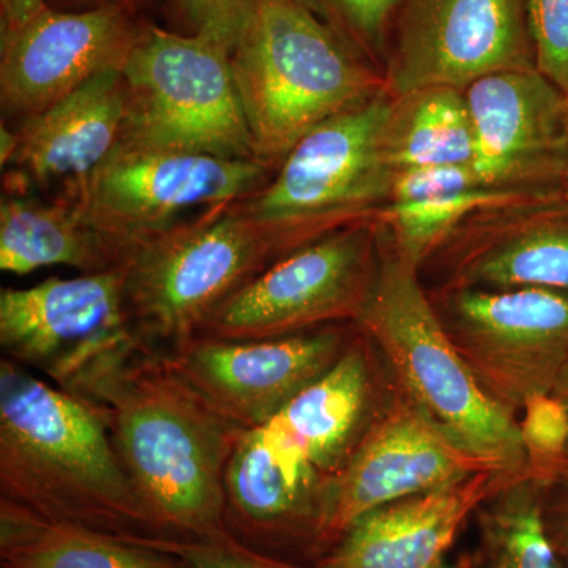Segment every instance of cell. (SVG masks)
<instances>
[{
    "label": "cell",
    "mask_w": 568,
    "mask_h": 568,
    "mask_svg": "<svg viewBox=\"0 0 568 568\" xmlns=\"http://www.w3.org/2000/svg\"><path fill=\"white\" fill-rule=\"evenodd\" d=\"M452 568H474L473 558L465 556V558L459 559L457 564H454Z\"/></svg>",
    "instance_id": "8d00e7d4"
},
{
    "label": "cell",
    "mask_w": 568,
    "mask_h": 568,
    "mask_svg": "<svg viewBox=\"0 0 568 568\" xmlns=\"http://www.w3.org/2000/svg\"><path fill=\"white\" fill-rule=\"evenodd\" d=\"M126 264L0 293L3 357L73 394L114 355L141 345L125 312Z\"/></svg>",
    "instance_id": "7c38bea8"
},
{
    "label": "cell",
    "mask_w": 568,
    "mask_h": 568,
    "mask_svg": "<svg viewBox=\"0 0 568 568\" xmlns=\"http://www.w3.org/2000/svg\"><path fill=\"white\" fill-rule=\"evenodd\" d=\"M528 0H405L384 74L387 92L470 84L534 70Z\"/></svg>",
    "instance_id": "4fadbf2b"
},
{
    "label": "cell",
    "mask_w": 568,
    "mask_h": 568,
    "mask_svg": "<svg viewBox=\"0 0 568 568\" xmlns=\"http://www.w3.org/2000/svg\"><path fill=\"white\" fill-rule=\"evenodd\" d=\"M73 395L102 409L162 540L227 532L224 481L244 432L204 405L162 354L138 345L108 358Z\"/></svg>",
    "instance_id": "7a4b0ae2"
},
{
    "label": "cell",
    "mask_w": 568,
    "mask_h": 568,
    "mask_svg": "<svg viewBox=\"0 0 568 568\" xmlns=\"http://www.w3.org/2000/svg\"><path fill=\"white\" fill-rule=\"evenodd\" d=\"M2 568H190L166 549L48 521L0 500Z\"/></svg>",
    "instance_id": "7402d4cb"
},
{
    "label": "cell",
    "mask_w": 568,
    "mask_h": 568,
    "mask_svg": "<svg viewBox=\"0 0 568 568\" xmlns=\"http://www.w3.org/2000/svg\"><path fill=\"white\" fill-rule=\"evenodd\" d=\"M126 112L122 70H104L59 102L22 121L7 179L11 193L29 185L65 186L71 200L121 142Z\"/></svg>",
    "instance_id": "ffe728a7"
},
{
    "label": "cell",
    "mask_w": 568,
    "mask_h": 568,
    "mask_svg": "<svg viewBox=\"0 0 568 568\" xmlns=\"http://www.w3.org/2000/svg\"><path fill=\"white\" fill-rule=\"evenodd\" d=\"M231 67L264 164L282 163L320 123L386 89L306 0H254Z\"/></svg>",
    "instance_id": "277c9868"
},
{
    "label": "cell",
    "mask_w": 568,
    "mask_h": 568,
    "mask_svg": "<svg viewBox=\"0 0 568 568\" xmlns=\"http://www.w3.org/2000/svg\"><path fill=\"white\" fill-rule=\"evenodd\" d=\"M559 194L568 203V114L566 125V140H564L562 168H560Z\"/></svg>",
    "instance_id": "d590c367"
},
{
    "label": "cell",
    "mask_w": 568,
    "mask_h": 568,
    "mask_svg": "<svg viewBox=\"0 0 568 568\" xmlns=\"http://www.w3.org/2000/svg\"><path fill=\"white\" fill-rule=\"evenodd\" d=\"M355 332V324H334L246 342L194 336L163 357L216 416L248 432L334 368Z\"/></svg>",
    "instance_id": "5bb4252c"
},
{
    "label": "cell",
    "mask_w": 568,
    "mask_h": 568,
    "mask_svg": "<svg viewBox=\"0 0 568 568\" xmlns=\"http://www.w3.org/2000/svg\"><path fill=\"white\" fill-rule=\"evenodd\" d=\"M465 95L485 185L558 193L568 95L537 69L489 74Z\"/></svg>",
    "instance_id": "e0dca14e"
},
{
    "label": "cell",
    "mask_w": 568,
    "mask_h": 568,
    "mask_svg": "<svg viewBox=\"0 0 568 568\" xmlns=\"http://www.w3.org/2000/svg\"><path fill=\"white\" fill-rule=\"evenodd\" d=\"M118 6L81 13L41 10L2 36L0 100L7 115L31 118L104 70H122L140 39Z\"/></svg>",
    "instance_id": "2e32d148"
},
{
    "label": "cell",
    "mask_w": 568,
    "mask_h": 568,
    "mask_svg": "<svg viewBox=\"0 0 568 568\" xmlns=\"http://www.w3.org/2000/svg\"><path fill=\"white\" fill-rule=\"evenodd\" d=\"M0 162H2V166H7L13 159L14 152H17L18 145V136L17 132H11V130L6 129V125H2V132H0Z\"/></svg>",
    "instance_id": "836d02e7"
},
{
    "label": "cell",
    "mask_w": 568,
    "mask_h": 568,
    "mask_svg": "<svg viewBox=\"0 0 568 568\" xmlns=\"http://www.w3.org/2000/svg\"><path fill=\"white\" fill-rule=\"evenodd\" d=\"M544 484L528 469L481 503L474 568H562L541 515Z\"/></svg>",
    "instance_id": "cb8c5ba5"
},
{
    "label": "cell",
    "mask_w": 568,
    "mask_h": 568,
    "mask_svg": "<svg viewBox=\"0 0 568 568\" xmlns=\"http://www.w3.org/2000/svg\"><path fill=\"white\" fill-rule=\"evenodd\" d=\"M556 194L480 186L428 200L387 203L376 213L373 222L394 252L405 263L420 271L426 261L477 213L544 200Z\"/></svg>",
    "instance_id": "d4e9b609"
},
{
    "label": "cell",
    "mask_w": 568,
    "mask_h": 568,
    "mask_svg": "<svg viewBox=\"0 0 568 568\" xmlns=\"http://www.w3.org/2000/svg\"><path fill=\"white\" fill-rule=\"evenodd\" d=\"M485 185L474 164H432L395 171L388 203L446 196Z\"/></svg>",
    "instance_id": "f1b7e54d"
},
{
    "label": "cell",
    "mask_w": 568,
    "mask_h": 568,
    "mask_svg": "<svg viewBox=\"0 0 568 568\" xmlns=\"http://www.w3.org/2000/svg\"><path fill=\"white\" fill-rule=\"evenodd\" d=\"M551 394L559 399L560 405H562L564 409H566L568 417V361L567 364L564 365L562 372H560V375L558 377V381H556V386L555 388H552Z\"/></svg>",
    "instance_id": "e575fe53"
},
{
    "label": "cell",
    "mask_w": 568,
    "mask_h": 568,
    "mask_svg": "<svg viewBox=\"0 0 568 568\" xmlns=\"http://www.w3.org/2000/svg\"><path fill=\"white\" fill-rule=\"evenodd\" d=\"M384 149L394 171L476 163V133L465 92L424 88L392 97Z\"/></svg>",
    "instance_id": "603a6c76"
},
{
    "label": "cell",
    "mask_w": 568,
    "mask_h": 568,
    "mask_svg": "<svg viewBox=\"0 0 568 568\" xmlns=\"http://www.w3.org/2000/svg\"><path fill=\"white\" fill-rule=\"evenodd\" d=\"M541 515L560 566L568 568V467L545 481Z\"/></svg>",
    "instance_id": "1f68e13d"
},
{
    "label": "cell",
    "mask_w": 568,
    "mask_h": 568,
    "mask_svg": "<svg viewBox=\"0 0 568 568\" xmlns=\"http://www.w3.org/2000/svg\"><path fill=\"white\" fill-rule=\"evenodd\" d=\"M392 95L383 92L305 134L244 209L274 239L280 257L324 235L373 222L390 201L395 171L384 129Z\"/></svg>",
    "instance_id": "52a82bcc"
},
{
    "label": "cell",
    "mask_w": 568,
    "mask_h": 568,
    "mask_svg": "<svg viewBox=\"0 0 568 568\" xmlns=\"http://www.w3.org/2000/svg\"><path fill=\"white\" fill-rule=\"evenodd\" d=\"M379 254L375 222L324 235L235 291L197 336L246 342L357 324L375 286Z\"/></svg>",
    "instance_id": "9c48e42d"
},
{
    "label": "cell",
    "mask_w": 568,
    "mask_h": 568,
    "mask_svg": "<svg viewBox=\"0 0 568 568\" xmlns=\"http://www.w3.org/2000/svg\"><path fill=\"white\" fill-rule=\"evenodd\" d=\"M148 545L181 556L190 568H315L264 555L235 540L230 532L207 540H153Z\"/></svg>",
    "instance_id": "83f0119b"
},
{
    "label": "cell",
    "mask_w": 568,
    "mask_h": 568,
    "mask_svg": "<svg viewBox=\"0 0 568 568\" xmlns=\"http://www.w3.org/2000/svg\"><path fill=\"white\" fill-rule=\"evenodd\" d=\"M280 260L242 201L213 205L142 242L126 264L125 312L142 346L170 354L235 291Z\"/></svg>",
    "instance_id": "8992f818"
},
{
    "label": "cell",
    "mask_w": 568,
    "mask_h": 568,
    "mask_svg": "<svg viewBox=\"0 0 568 568\" xmlns=\"http://www.w3.org/2000/svg\"><path fill=\"white\" fill-rule=\"evenodd\" d=\"M351 39L369 54L384 51L392 17L405 0H324Z\"/></svg>",
    "instance_id": "f546056e"
},
{
    "label": "cell",
    "mask_w": 568,
    "mask_h": 568,
    "mask_svg": "<svg viewBox=\"0 0 568 568\" xmlns=\"http://www.w3.org/2000/svg\"><path fill=\"white\" fill-rule=\"evenodd\" d=\"M267 181V164L119 142L70 201L130 254L183 212L242 201Z\"/></svg>",
    "instance_id": "8fae6325"
},
{
    "label": "cell",
    "mask_w": 568,
    "mask_h": 568,
    "mask_svg": "<svg viewBox=\"0 0 568 568\" xmlns=\"http://www.w3.org/2000/svg\"><path fill=\"white\" fill-rule=\"evenodd\" d=\"M429 301L489 398L519 417L551 394L568 361V293L545 287L433 290Z\"/></svg>",
    "instance_id": "30bf717a"
},
{
    "label": "cell",
    "mask_w": 568,
    "mask_h": 568,
    "mask_svg": "<svg viewBox=\"0 0 568 568\" xmlns=\"http://www.w3.org/2000/svg\"><path fill=\"white\" fill-rule=\"evenodd\" d=\"M379 230V227H377ZM379 268L361 320L398 387L480 457L528 469L518 418L493 402L459 355L420 280L379 230Z\"/></svg>",
    "instance_id": "5b68a950"
},
{
    "label": "cell",
    "mask_w": 568,
    "mask_h": 568,
    "mask_svg": "<svg viewBox=\"0 0 568 568\" xmlns=\"http://www.w3.org/2000/svg\"><path fill=\"white\" fill-rule=\"evenodd\" d=\"M44 9V0H2V36L17 32Z\"/></svg>",
    "instance_id": "d6a6232c"
},
{
    "label": "cell",
    "mask_w": 568,
    "mask_h": 568,
    "mask_svg": "<svg viewBox=\"0 0 568 568\" xmlns=\"http://www.w3.org/2000/svg\"><path fill=\"white\" fill-rule=\"evenodd\" d=\"M182 3L196 33L220 41L231 52L241 40L254 7V0H182Z\"/></svg>",
    "instance_id": "4dcf8cb0"
},
{
    "label": "cell",
    "mask_w": 568,
    "mask_h": 568,
    "mask_svg": "<svg viewBox=\"0 0 568 568\" xmlns=\"http://www.w3.org/2000/svg\"><path fill=\"white\" fill-rule=\"evenodd\" d=\"M488 470L510 469L459 443L396 384L390 405L336 480L325 525L327 552L368 511Z\"/></svg>",
    "instance_id": "9a60e30c"
},
{
    "label": "cell",
    "mask_w": 568,
    "mask_h": 568,
    "mask_svg": "<svg viewBox=\"0 0 568 568\" xmlns=\"http://www.w3.org/2000/svg\"><path fill=\"white\" fill-rule=\"evenodd\" d=\"M0 500L123 540H162L100 407L0 362Z\"/></svg>",
    "instance_id": "3957f363"
},
{
    "label": "cell",
    "mask_w": 568,
    "mask_h": 568,
    "mask_svg": "<svg viewBox=\"0 0 568 568\" xmlns=\"http://www.w3.org/2000/svg\"><path fill=\"white\" fill-rule=\"evenodd\" d=\"M395 390L357 328L334 368L239 439L224 481L227 532L264 555L320 562L336 480Z\"/></svg>",
    "instance_id": "6da1fadb"
},
{
    "label": "cell",
    "mask_w": 568,
    "mask_h": 568,
    "mask_svg": "<svg viewBox=\"0 0 568 568\" xmlns=\"http://www.w3.org/2000/svg\"><path fill=\"white\" fill-rule=\"evenodd\" d=\"M555 197L467 220L424 264L439 280L435 290L545 287L568 293V209L552 204Z\"/></svg>",
    "instance_id": "ac0fdd59"
},
{
    "label": "cell",
    "mask_w": 568,
    "mask_h": 568,
    "mask_svg": "<svg viewBox=\"0 0 568 568\" xmlns=\"http://www.w3.org/2000/svg\"><path fill=\"white\" fill-rule=\"evenodd\" d=\"M526 470H488L377 507L315 568H452L447 555L477 508Z\"/></svg>",
    "instance_id": "d6986e66"
},
{
    "label": "cell",
    "mask_w": 568,
    "mask_h": 568,
    "mask_svg": "<svg viewBox=\"0 0 568 568\" xmlns=\"http://www.w3.org/2000/svg\"><path fill=\"white\" fill-rule=\"evenodd\" d=\"M529 473L547 481L568 467V417L555 395H537L519 414Z\"/></svg>",
    "instance_id": "484cf974"
},
{
    "label": "cell",
    "mask_w": 568,
    "mask_h": 568,
    "mask_svg": "<svg viewBox=\"0 0 568 568\" xmlns=\"http://www.w3.org/2000/svg\"><path fill=\"white\" fill-rule=\"evenodd\" d=\"M122 73V144L257 160L231 51L220 41L151 28L141 33Z\"/></svg>",
    "instance_id": "ba28073f"
},
{
    "label": "cell",
    "mask_w": 568,
    "mask_h": 568,
    "mask_svg": "<svg viewBox=\"0 0 568 568\" xmlns=\"http://www.w3.org/2000/svg\"><path fill=\"white\" fill-rule=\"evenodd\" d=\"M536 65L568 95V0H528Z\"/></svg>",
    "instance_id": "4316f807"
},
{
    "label": "cell",
    "mask_w": 568,
    "mask_h": 568,
    "mask_svg": "<svg viewBox=\"0 0 568 568\" xmlns=\"http://www.w3.org/2000/svg\"><path fill=\"white\" fill-rule=\"evenodd\" d=\"M130 257L74 201H40L24 194L2 197L0 268L7 274L28 275L50 265L99 274L129 264Z\"/></svg>",
    "instance_id": "44dd1931"
}]
</instances>
